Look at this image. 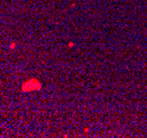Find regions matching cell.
<instances>
[{"mask_svg":"<svg viewBox=\"0 0 147 138\" xmlns=\"http://www.w3.org/2000/svg\"><path fill=\"white\" fill-rule=\"evenodd\" d=\"M40 87H41V84L37 80H30L22 85V91L23 92H31L34 90H39Z\"/></svg>","mask_w":147,"mask_h":138,"instance_id":"cell-1","label":"cell"}]
</instances>
